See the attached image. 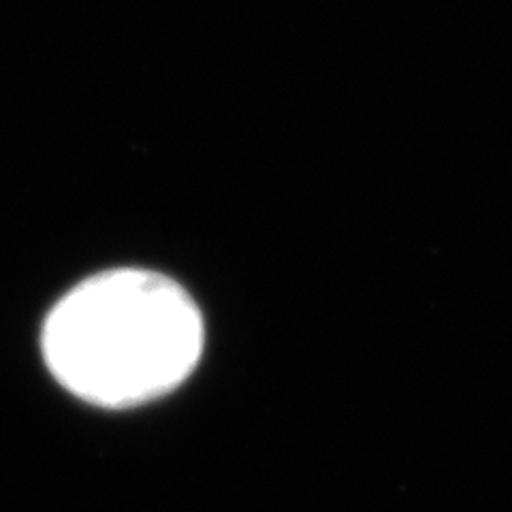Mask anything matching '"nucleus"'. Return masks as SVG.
Listing matches in <instances>:
<instances>
[{"instance_id":"f257e3e1","label":"nucleus","mask_w":512,"mask_h":512,"mask_svg":"<svg viewBox=\"0 0 512 512\" xmlns=\"http://www.w3.org/2000/svg\"><path fill=\"white\" fill-rule=\"evenodd\" d=\"M43 357L64 389L105 408L146 404L195 370L203 318L180 284L143 269L105 271L47 316Z\"/></svg>"}]
</instances>
